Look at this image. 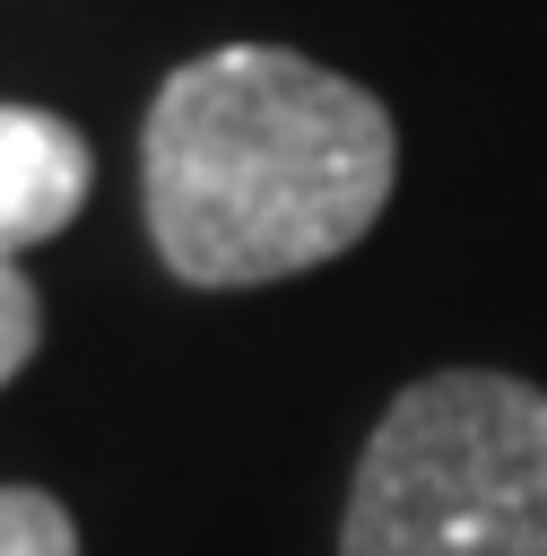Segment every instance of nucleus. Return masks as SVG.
<instances>
[{"mask_svg":"<svg viewBox=\"0 0 547 556\" xmlns=\"http://www.w3.org/2000/svg\"><path fill=\"white\" fill-rule=\"evenodd\" d=\"M399 174L391 113L278 43L182 61L139 139L148 235L191 287H260L365 243Z\"/></svg>","mask_w":547,"mask_h":556,"instance_id":"1","label":"nucleus"},{"mask_svg":"<svg viewBox=\"0 0 547 556\" xmlns=\"http://www.w3.org/2000/svg\"><path fill=\"white\" fill-rule=\"evenodd\" d=\"M339 556H547V391L486 365L408 382L356 460Z\"/></svg>","mask_w":547,"mask_h":556,"instance_id":"2","label":"nucleus"},{"mask_svg":"<svg viewBox=\"0 0 547 556\" xmlns=\"http://www.w3.org/2000/svg\"><path fill=\"white\" fill-rule=\"evenodd\" d=\"M87 182H96V156L61 113L0 104V261H17L26 243H52L87 208Z\"/></svg>","mask_w":547,"mask_h":556,"instance_id":"3","label":"nucleus"},{"mask_svg":"<svg viewBox=\"0 0 547 556\" xmlns=\"http://www.w3.org/2000/svg\"><path fill=\"white\" fill-rule=\"evenodd\" d=\"M0 556H78V530L43 486H0Z\"/></svg>","mask_w":547,"mask_h":556,"instance_id":"4","label":"nucleus"},{"mask_svg":"<svg viewBox=\"0 0 547 556\" xmlns=\"http://www.w3.org/2000/svg\"><path fill=\"white\" fill-rule=\"evenodd\" d=\"M35 339H43V304H35V287L17 278V261H0V382L35 356Z\"/></svg>","mask_w":547,"mask_h":556,"instance_id":"5","label":"nucleus"}]
</instances>
